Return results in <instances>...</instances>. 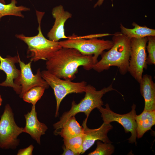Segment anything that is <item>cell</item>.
Listing matches in <instances>:
<instances>
[{
	"instance_id": "7",
	"label": "cell",
	"mask_w": 155,
	"mask_h": 155,
	"mask_svg": "<svg viewBox=\"0 0 155 155\" xmlns=\"http://www.w3.org/2000/svg\"><path fill=\"white\" fill-rule=\"evenodd\" d=\"M23 130L15 123L12 110L7 104L0 120V148L15 149L19 144L18 137Z\"/></svg>"
},
{
	"instance_id": "25",
	"label": "cell",
	"mask_w": 155,
	"mask_h": 155,
	"mask_svg": "<svg viewBox=\"0 0 155 155\" xmlns=\"http://www.w3.org/2000/svg\"><path fill=\"white\" fill-rule=\"evenodd\" d=\"M63 152L62 155H77L75 152L71 150L68 149L64 146L63 147Z\"/></svg>"
},
{
	"instance_id": "15",
	"label": "cell",
	"mask_w": 155,
	"mask_h": 155,
	"mask_svg": "<svg viewBox=\"0 0 155 155\" xmlns=\"http://www.w3.org/2000/svg\"><path fill=\"white\" fill-rule=\"evenodd\" d=\"M139 84L140 92L144 100V110H155V84L152 76L144 75Z\"/></svg>"
},
{
	"instance_id": "24",
	"label": "cell",
	"mask_w": 155,
	"mask_h": 155,
	"mask_svg": "<svg viewBox=\"0 0 155 155\" xmlns=\"http://www.w3.org/2000/svg\"><path fill=\"white\" fill-rule=\"evenodd\" d=\"M34 146L31 145L25 148L19 150L17 153L18 155H32Z\"/></svg>"
},
{
	"instance_id": "19",
	"label": "cell",
	"mask_w": 155,
	"mask_h": 155,
	"mask_svg": "<svg viewBox=\"0 0 155 155\" xmlns=\"http://www.w3.org/2000/svg\"><path fill=\"white\" fill-rule=\"evenodd\" d=\"M17 0H11V2L6 4L0 2V20L5 16H13L24 18L23 11H29V8L23 6H17Z\"/></svg>"
},
{
	"instance_id": "16",
	"label": "cell",
	"mask_w": 155,
	"mask_h": 155,
	"mask_svg": "<svg viewBox=\"0 0 155 155\" xmlns=\"http://www.w3.org/2000/svg\"><path fill=\"white\" fill-rule=\"evenodd\" d=\"M135 119L137 124V137L140 138L155 125V110H144L140 114L136 115Z\"/></svg>"
},
{
	"instance_id": "1",
	"label": "cell",
	"mask_w": 155,
	"mask_h": 155,
	"mask_svg": "<svg viewBox=\"0 0 155 155\" xmlns=\"http://www.w3.org/2000/svg\"><path fill=\"white\" fill-rule=\"evenodd\" d=\"M46 61V70L59 78L70 81L75 78L79 67L89 70L98 61L92 55H84L74 48L63 47Z\"/></svg>"
},
{
	"instance_id": "20",
	"label": "cell",
	"mask_w": 155,
	"mask_h": 155,
	"mask_svg": "<svg viewBox=\"0 0 155 155\" xmlns=\"http://www.w3.org/2000/svg\"><path fill=\"white\" fill-rule=\"evenodd\" d=\"M84 136V133L73 137L63 138L64 146L77 155L82 154Z\"/></svg>"
},
{
	"instance_id": "22",
	"label": "cell",
	"mask_w": 155,
	"mask_h": 155,
	"mask_svg": "<svg viewBox=\"0 0 155 155\" xmlns=\"http://www.w3.org/2000/svg\"><path fill=\"white\" fill-rule=\"evenodd\" d=\"M97 147L94 151L89 153L88 155H111L115 151V147L111 143L102 142L97 140Z\"/></svg>"
},
{
	"instance_id": "17",
	"label": "cell",
	"mask_w": 155,
	"mask_h": 155,
	"mask_svg": "<svg viewBox=\"0 0 155 155\" xmlns=\"http://www.w3.org/2000/svg\"><path fill=\"white\" fill-rule=\"evenodd\" d=\"M134 28H128L120 24L121 33L130 38H141L149 36H155V30L146 26H141L135 22L132 23Z\"/></svg>"
},
{
	"instance_id": "12",
	"label": "cell",
	"mask_w": 155,
	"mask_h": 155,
	"mask_svg": "<svg viewBox=\"0 0 155 155\" xmlns=\"http://www.w3.org/2000/svg\"><path fill=\"white\" fill-rule=\"evenodd\" d=\"M87 119L86 118L85 119L82 125L84 128V136L82 154H84L89 149L96 141L100 140L106 143H112L108 136V133L113 127L110 123H103L99 128L91 129L87 126Z\"/></svg>"
},
{
	"instance_id": "11",
	"label": "cell",
	"mask_w": 155,
	"mask_h": 155,
	"mask_svg": "<svg viewBox=\"0 0 155 155\" xmlns=\"http://www.w3.org/2000/svg\"><path fill=\"white\" fill-rule=\"evenodd\" d=\"M19 56L18 53L17 56H8L3 58L0 54V70L4 71L6 75L5 80L0 83V86L11 87L17 94L20 95L22 87L18 83L20 71L15 65L16 63H18Z\"/></svg>"
},
{
	"instance_id": "18",
	"label": "cell",
	"mask_w": 155,
	"mask_h": 155,
	"mask_svg": "<svg viewBox=\"0 0 155 155\" xmlns=\"http://www.w3.org/2000/svg\"><path fill=\"white\" fill-rule=\"evenodd\" d=\"M57 134L63 138H69L84 133V128L76 120L75 116L69 119L63 125Z\"/></svg>"
},
{
	"instance_id": "5",
	"label": "cell",
	"mask_w": 155,
	"mask_h": 155,
	"mask_svg": "<svg viewBox=\"0 0 155 155\" xmlns=\"http://www.w3.org/2000/svg\"><path fill=\"white\" fill-rule=\"evenodd\" d=\"M66 40L59 42L63 48L75 49L86 55H92L97 60L98 56L106 50H109L113 45L112 40L100 39L96 38H84L74 34L68 36Z\"/></svg>"
},
{
	"instance_id": "28",
	"label": "cell",
	"mask_w": 155,
	"mask_h": 155,
	"mask_svg": "<svg viewBox=\"0 0 155 155\" xmlns=\"http://www.w3.org/2000/svg\"><path fill=\"white\" fill-rule=\"evenodd\" d=\"M0 2L3 3H5V2L4 0H0Z\"/></svg>"
},
{
	"instance_id": "9",
	"label": "cell",
	"mask_w": 155,
	"mask_h": 155,
	"mask_svg": "<svg viewBox=\"0 0 155 155\" xmlns=\"http://www.w3.org/2000/svg\"><path fill=\"white\" fill-rule=\"evenodd\" d=\"M148 38H131V50L129 72L138 83L142 77L144 69H147L146 48Z\"/></svg>"
},
{
	"instance_id": "21",
	"label": "cell",
	"mask_w": 155,
	"mask_h": 155,
	"mask_svg": "<svg viewBox=\"0 0 155 155\" xmlns=\"http://www.w3.org/2000/svg\"><path fill=\"white\" fill-rule=\"evenodd\" d=\"M46 88L41 86H36L30 89L25 93L22 98L27 102L36 105L38 101L43 95Z\"/></svg>"
},
{
	"instance_id": "26",
	"label": "cell",
	"mask_w": 155,
	"mask_h": 155,
	"mask_svg": "<svg viewBox=\"0 0 155 155\" xmlns=\"http://www.w3.org/2000/svg\"><path fill=\"white\" fill-rule=\"evenodd\" d=\"M104 0H98L96 3L94 5V7L95 8L97 6H100L103 4Z\"/></svg>"
},
{
	"instance_id": "2",
	"label": "cell",
	"mask_w": 155,
	"mask_h": 155,
	"mask_svg": "<svg viewBox=\"0 0 155 155\" xmlns=\"http://www.w3.org/2000/svg\"><path fill=\"white\" fill-rule=\"evenodd\" d=\"M113 45L101 55V59L94 65L93 69L100 73L116 66L120 73L124 75L128 72L131 50V39L121 32L113 34Z\"/></svg>"
},
{
	"instance_id": "23",
	"label": "cell",
	"mask_w": 155,
	"mask_h": 155,
	"mask_svg": "<svg viewBox=\"0 0 155 155\" xmlns=\"http://www.w3.org/2000/svg\"><path fill=\"white\" fill-rule=\"evenodd\" d=\"M148 44L147 49L148 55L147 57V64H155V36L147 37Z\"/></svg>"
},
{
	"instance_id": "14",
	"label": "cell",
	"mask_w": 155,
	"mask_h": 155,
	"mask_svg": "<svg viewBox=\"0 0 155 155\" xmlns=\"http://www.w3.org/2000/svg\"><path fill=\"white\" fill-rule=\"evenodd\" d=\"M35 106L32 105L30 111L24 115L26 123L23 132L29 134L38 144H40L41 137L45 133L48 127L38 120Z\"/></svg>"
},
{
	"instance_id": "29",
	"label": "cell",
	"mask_w": 155,
	"mask_h": 155,
	"mask_svg": "<svg viewBox=\"0 0 155 155\" xmlns=\"http://www.w3.org/2000/svg\"><path fill=\"white\" fill-rule=\"evenodd\" d=\"M90 0V1H92V0Z\"/></svg>"
},
{
	"instance_id": "13",
	"label": "cell",
	"mask_w": 155,
	"mask_h": 155,
	"mask_svg": "<svg viewBox=\"0 0 155 155\" xmlns=\"http://www.w3.org/2000/svg\"><path fill=\"white\" fill-rule=\"evenodd\" d=\"M52 14L55 19L54 24L47 34L49 39L57 42L61 39H67L68 37L65 34L64 25L66 21L71 18L72 14L65 11L61 5L54 7Z\"/></svg>"
},
{
	"instance_id": "8",
	"label": "cell",
	"mask_w": 155,
	"mask_h": 155,
	"mask_svg": "<svg viewBox=\"0 0 155 155\" xmlns=\"http://www.w3.org/2000/svg\"><path fill=\"white\" fill-rule=\"evenodd\" d=\"M101 114L103 123H110L113 122H117L123 127L125 133L130 132L131 136L128 139L129 143L137 144V124L135 119L136 115V105L133 104L131 110L128 113L120 114L116 113L110 108L109 104L106 103L105 107L101 106L97 108Z\"/></svg>"
},
{
	"instance_id": "6",
	"label": "cell",
	"mask_w": 155,
	"mask_h": 155,
	"mask_svg": "<svg viewBox=\"0 0 155 155\" xmlns=\"http://www.w3.org/2000/svg\"><path fill=\"white\" fill-rule=\"evenodd\" d=\"M41 73L42 78L54 90L56 101L55 117L58 115L61 103L66 96L72 93H80L85 92L87 85L85 81L75 82L62 80L47 70L42 71Z\"/></svg>"
},
{
	"instance_id": "3",
	"label": "cell",
	"mask_w": 155,
	"mask_h": 155,
	"mask_svg": "<svg viewBox=\"0 0 155 155\" xmlns=\"http://www.w3.org/2000/svg\"><path fill=\"white\" fill-rule=\"evenodd\" d=\"M119 92L113 88L112 84L109 86L104 87L99 90H97L93 86L90 84L87 85L84 92L85 96L80 102L77 104L75 101H73L70 109L64 113L61 117L59 121L53 125L55 134L61 129L63 125L71 117L75 116L80 113H84L88 118L91 111L94 108L104 105L102 97L105 94L112 91Z\"/></svg>"
},
{
	"instance_id": "10",
	"label": "cell",
	"mask_w": 155,
	"mask_h": 155,
	"mask_svg": "<svg viewBox=\"0 0 155 155\" xmlns=\"http://www.w3.org/2000/svg\"><path fill=\"white\" fill-rule=\"evenodd\" d=\"M32 61L25 64L20 60L19 55L18 57V63L20 67V74L18 84L22 87V91L19 95L20 97H22L25 92L32 87L36 86H41L48 89L49 85L42 78L40 71L39 69L36 74H33L31 68Z\"/></svg>"
},
{
	"instance_id": "4",
	"label": "cell",
	"mask_w": 155,
	"mask_h": 155,
	"mask_svg": "<svg viewBox=\"0 0 155 155\" xmlns=\"http://www.w3.org/2000/svg\"><path fill=\"white\" fill-rule=\"evenodd\" d=\"M36 13L38 24L37 34L33 36H26L23 34L16 35L17 38L28 45L27 57L30 58L32 62L41 59L46 61L62 48L59 41H52L44 37L41 31V23L44 13L36 10Z\"/></svg>"
},
{
	"instance_id": "27",
	"label": "cell",
	"mask_w": 155,
	"mask_h": 155,
	"mask_svg": "<svg viewBox=\"0 0 155 155\" xmlns=\"http://www.w3.org/2000/svg\"><path fill=\"white\" fill-rule=\"evenodd\" d=\"M2 101V100L1 97V96L0 95V106L1 105Z\"/></svg>"
}]
</instances>
